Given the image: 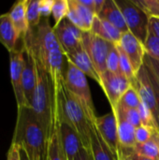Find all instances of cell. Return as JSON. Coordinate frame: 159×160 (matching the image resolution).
Instances as JSON below:
<instances>
[{
  "label": "cell",
  "mask_w": 159,
  "mask_h": 160,
  "mask_svg": "<svg viewBox=\"0 0 159 160\" xmlns=\"http://www.w3.org/2000/svg\"><path fill=\"white\" fill-rule=\"evenodd\" d=\"M59 116V115H58ZM59 131L60 138L64 152L66 154L67 159L74 160L76 156L79 154L80 150L83 147L81 139L77 132L72 127L67 123L59 118Z\"/></svg>",
  "instance_id": "cell-17"
},
{
  "label": "cell",
  "mask_w": 159,
  "mask_h": 160,
  "mask_svg": "<svg viewBox=\"0 0 159 160\" xmlns=\"http://www.w3.org/2000/svg\"><path fill=\"white\" fill-rule=\"evenodd\" d=\"M117 50H118V53H119V68H120V72L130 81V82H132L135 78H136V74L134 72L132 64L129 60V58L127 56V54L123 52V50L116 45Z\"/></svg>",
  "instance_id": "cell-27"
},
{
  "label": "cell",
  "mask_w": 159,
  "mask_h": 160,
  "mask_svg": "<svg viewBox=\"0 0 159 160\" xmlns=\"http://www.w3.org/2000/svg\"><path fill=\"white\" fill-rule=\"evenodd\" d=\"M153 139L157 142V143L158 144L159 146V131L157 129L154 133V136H153Z\"/></svg>",
  "instance_id": "cell-43"
},
{
  "label": "cell",
  "mask_w": 159,
  "mask_h": 160,
  "mask_svg": "<svg viewBox=\"0 0 159 160\" xmlns=\"http://www.w3.org/2000/svg\"><path fill=\"white\" fill-rule=\"evenodd\" d=\"M149 18L159 19V0H133Z\"/></svg>",
  "instance_id": "cell-30"
},
{
  "label": "cell",
  "mask_w": 159,
  "mask_h": 160,
  "mask_svg": "<svg viewBox=\"0 0 159 160\" xmlns=\"http://www.w3.org/2000/svg\"><path fill=\"white\" fill-rule=\"evenodd\" d=\"M138 111L140 113L142 126H146V127H150V128H153L155 129H157V122L153 116L152 112L143 102H141V104L138 108Z\"/></svg>",
  "instance_id": "cell-32"
},
{
  "label": "cell",
  "mask_w": 159,
  "mask_h": 160,
  "mask_svg": "<svg viewBox=\"0 0 159 160\" xmlns=\"http://www.w3.org/2000/svg\"><path fill=\"white\" fill-rule=\"evenodd\" d=\"M141 102L142 101L139 97V94L132 86H130V88L121 98L117 106L126 109H138Z\"/></svg>",
  "instance_id": "cell-29"
},
{
  "label": "cell",
  "mask_w": 159,
  "mask_h": 160,
  "mask_svg": "<svg viewBox=\"0 0 159 160\" xmlns=\"http://www.w3.org/2000/svg\"><path fill=\"white\" fill-rule=\"evenodd\" d=\"M53 30L65 55L82 46L83 32L67 18L58 25L53 26Z\"/></svg>",
  "instance_id": "cell-11"
},
{
  "label": "cell",
  "mask_w": 159,
  "mask_h": 160,
  "mask_svg": "<svg viewBox=\"0 0 159 160\" xmlns=\"http://www.w3.org/2000/svg\"><path fill=\"white\" fill-rule=\"evenodd\" d=\"M97 131L99 132L102 139L108 144L112 152L118 158L119 154V138H118V128L117 119L115 113L112 111L111 112L102 116H97L94 122Z\"/></svg>",
  "instance_id": "cell-12"
},
{
  "label": "cell",
  "mask_w": 159,
  "mask_h": 160,
  "mask_svg": "<svg viewBox=\"0 0 159 160\" xmlns=\"http://www.w3.org/2000/svg\"><path fill=\"white\" fill-rule=\"evenodd\" d=\"M54 0H39V11L41 18H49L52 15Z\"/></svg>",
  "instance_id": "cell-38"
},
{
  "label": "cell",
  "mask_w": 159,
  "mask_h": 160,
  "mask_svg": "<svg viewBox=\"0 0 159 160\" xmlns=\"http://www.w3.org/2000/svg\"><path fill=\"white\" fill-rule=\"evenodd\" d=\"M106 68L108 71L112 72V73H121L120 68H119V53L118 50L115 44L112 45L107 61H106Z\"/></svg>",
  "instance_id": "cell-34"
},
{
  "label": "cell",
  "mask_w": 159,
  "mask_h": 160,
  "mask_svg": "<svg viewBox=\"0 0 159 160\" xmlns=\"http://www.w3.org/2000/svg\"><path fill=\"white\" fill-rule=\"evenodd\" d=\"M97 17L112 23L123 34L128 32V28L126 23L124 15L114 0H106Z\"/></svg>",
  "instance_id": "cell-19"
},
{
  "label": "cell",
  "mask_w": 159,
  "mask_h": 160,
  "mask_svg": "<svg viewBox=\"0 0 159 160\" xmlns=\"http://www.w3.org/2000/svg\"><path fill=\"white\" fill-rule=\"evenodd\" d=\"M26 16L29 28L37 26L41 21L39 11V0H28L26 7Z\"/></svg>",
  "instance_id": "cell-26"
},
{
  "label": "cell",
  "mask_w": 159,
  "mask_h": 160,
  "mask_svg": "<svg viewBox=\"0 0 159 160\" xmlns=\"http://www.w3.org/2000/svg\"><path fill=\"white\" fill-rule=\"evenodd\" d=\"M69 10V4L68 0H54L52 16L54 20V25H58L63 20H65L67 16Z\"/></svg>",
  "instance_id": "cell-28"
},
{
  "label": "cell",
  "mask_w": 159,
  "mask_h": 160,
  "mask_svg": "<svg viewBox=\"0 0 159 160\" xmlns=\"http://www.w3.org/2000/svg\"><path fill=\"white\" fill-rule=\"evenodd\" d=\"M7 160H21L20 156V145L11 143L10 147L7 151Z\"/></svg>",
  "instance_id": "cell-39"
},
{
  "label": "cell",
  "mask_w": 159,
  "mask_h": 160,
  "mask_svg": "<svg viewBox=\"0 0 159 160\" xmlns=\"http://www.w3.org/2000/svg\"><path fill=\"white\" fill-rule=\"evenodd\" d=\"M0 43L11 52L17 49H24V39L20 37L8 13L0 15Z\"/></svg>",
  "instance_id": "cell-16"
},
{
  "label": "cell",
  "mask_w": 159,
  "mask_h": 160,
  "mask_svg": "<svg viewBox=\"0 0 159 160\" xmlns=\"http://www.w3.org/2000/svg\"><path fill=\"white\" fill-rule=\"evenodd\" d=\"M134 152L146 158L159 160V146L154 139L144 143L136 144L134 147Z\"/></svg>",
  "instance_id": "cell-25"
},
{
  "label": "cell",
  "mask_w": 159,
  "mask_h": 160,
  "mask_svg": "<svg viewBox=\"0 0 159 160\" xmlns=\"http://www.w3.org/2000/svg\"><path fill=\"white\" fill-rule=\"evenodd\" d=\"M112 111L115 113L117 119L119 147H125V148L135 147V145L137 144L135 139L136 128L124 118L122 113L117 109H112Z\"/></svg>",
  "instance_id": "cell-23"
},
{
  "label": "cell",
  "mask_w": 159,
  "mask_h": 160,
  "mask_svg": "<svg viewBox=\"0 0 159 160\" xmlns=\"http://www.w3.org/2000/svg\"><path fill=\"white\" fill-rule=\"evenodd\" d=\"M118 160H153L150 158H143L134 152L133 148H125L119 147V154H118Z\"/></svg>",
  "instance_id": "cell-36"
},
{
  "label": "cell",
  "mask_w": 159,
  "mask_h": 160,
  "mask_svg": "<svg viewBox=\"0 0 159 160\" xmlns=\"http://www.w3.org/2000/svg\"><path fill=\"white\" fill-rule=\"evenodd\" d=\"M74 160H93V158H92L91 152L86 150L84 147H82L80 150L79 154L74 158Z\"/></svg>",
  "instance_id": "cell-42"
},
{
  "label": "cell",
  "mask_w": 159,
  "mask_h": 160,
  "mask_svg": "<svg viewBox=\"0 0 159 160\" xmlns=\"http://www.w3.org/2000/svg\"><path fill=\"white\" fill-rule=\"evenodd\" d=\"M144 65L145 67L153 73V75L155 76V78L157 79V82L159 84V61L149 56L147 53L145 54L144 57Z\"/></svg>",
  "instance_id": "cell-37"
},
{
  "label": "cell",
  "mask_w": 159,
  "mask_h": 160,
  "mask_svg": "<svg viewBox=\"0 0 159 160\" xmlns=\"http://www.w3.org/2000/svg\"><path fill=\"white\" fill-rule=\"evenodd\" d=\"M114 1L124 15L128 31L144 44L148 34L149 17L133 0Z\"/></svg>",
  "instance_id": "cell-6"
},
{
  "label": "cell",
  "mask_w": 159,
  "mask_h": 160,
  "mask_svg": "<svg viewBox=\"0 0 159 160\" xmlns=\"http://www.w3.org/2000/svg\"><path fill=\"white\" fill-rule=\"evenodd\" d=\"M114 109H117L122 113L124 118L129 124H131L135 128L142 126V121H141V117H140L138 109H126V108H122L120 106H116Z\"/></svg>",
  "instance_id": "cell-33"
},
{
  "label": "cell",
  "mask_w": 159,
  "mask_h": 160,
  "mask_svg": "<svg viewBox=\"0 0 159 160\" xmlns=\"http://www.w3.org/2000/svg\"><path fill=\"white\" fill-rule=\"evenodd\" d=\"M90 152L93 160H118L116 156L112 152L108 144L100 136L95 124L90 136Z\"/></svg>",
  "instance_id": "cell-20"
},
{
  "label": "cell",
  "mask_w": 159,
  "mask_h": 160,
  "mask_svg": "<svg viewBox=\"0 0 159 160\" xmlns=\"http://www.w3.org/2000/svg\"><path fill=\"white\" fill-rule=\"evenodd\" d=\"M27 1L28 0L16 1L10 8L9 11L7 12L17 32L19 33L20 37L22 38L25 37V35L29 30V24L26 16Z\"/></svg>",
  "instance_id": "cell-21"
},
{
  "label": "cell",
  "mask_w": 159,
  "mask_h": 160,
  "mask_svg": "<svg viewBox=\"0 0 159 160\" xmlns=\"http://www.w3.org/2000/svg\"><path fill=\"white\" fill-rule=\"evenodd\" d=\"M116 45H118L129 58L134 72L137 74L144 65V57L146 54L144 44L128 31L122 35L120 42Z\"/></svg>",
  "instance_id": "cell-13"
},
{
  "label": "cell",
  "mask_w": 159,
  "mask_h": 160,
  "mask_svg": "<svg viewBox=\"0 0 159 160\" xmlns=\"http://www.w3.org/2000/svg\"><path fill=\"white\" fill-rule=\"evenodd\" d=\"M100 86L102 87L112 109H114L124 94L130 88L131 82L122 73H112L106 70L100 75Z\"/></svg>",
  "instance_id": "cell-8"
},
{
  "label": "cell",
  "mask_w": 159,
  "mask_h": 160,
  "mask_svg": "<svg viewBox=\"0 0 159 160\" xmlns=\"http://www.w3.org/2000/svg\"><path fill=\"white\" fill-rule=\"evenodd\" d=\"M148 30H150L159 39V19H157V18H149Z\"/></svg>",
  "instance_id": "cell-40"
},
{
  "label": "cell",
  "mask_w": 159,
  "mask_h": 160,
  "mask_svg": "<svg viewBox=\"0 0 159 160\" xmlns=\"http://www.w3.org/2000/svg\"><path fill=\"white\" fill-rule=\"evenodd\" d=\"M25 46V45H24ZM25 49V47H24ZM24 49H17L9 52V74L17 108L27 107L22 89V70Z\"/></svg>",
  "instance_id": "cell-10"
},
{
  "label": "cell",
  "mask_w": 159,
  "mask_h": 160,
  "mask_svg": "<svg viewBox=\"0 0 159 160\" xmlns=\"http://www.w3.org/2000/svg\"><path fill=\"white\" fill-rule=\"evenodd\" d=\"M64 82L68 91L81 102L89 118L95 122L97 115L86 75L67 61L64 72Z\"/></svg>",
  "instance_id": "cell-5"
},
{
  "label": "cell",
  "mask_w": 159,
  "mask_h": 160,
  "mask_svg": "<svg viewBox=\"0 0 159 160\" xmlns=\"http://www.w3.org/2000/svg\"><path fill=\"white\" fill-rule=\"evenodd\" d=\"M37 84V68L35 57L32 52L25 47L23 54V70H22V89L24 98L28 108H31L32 99Z\"/></svg>",
  "instance_id": "cell-14"
},
{
  "label": "cell",
  "mask_w": 159,
  "mask_h": 160,
  "mask_svg": "<svg viewBox=\"0 0 159 160\" xmlns=\"http://www.w3.org/2000/svg\"><path fill=\"white\" fill-rule=\"evenodd\" d=\"M67 62L71 63L75 66L78 69L83 72L86 76L92 78L97 82L100 83V77L97 74L88 53L86 52L85 49L82 46L73 50L72 52L67 53L65 55Z\"/></svg>",
  "instance_id": "cell-18"
},
{
  "label": "cell",
  "mask_w": 159,
  "mask_h": 160,
  "mask_svg": "<svg viewBox=\"0 0 159 160\" xmlns=\"http://www.w3.org/2000/svg\"><path fill=\"white\" fill-rule=\"evenodd\" d=\"M90 32L96 35L97 37L115 45L120 42L123 35V33L119 31L114 25L108 22L107 21L99 19L97 16H96L94 20Z\"/></svg>",
  "instance_id": "cell-22"
},
{
  "label": "cell",
  "mask_w": 159,
  "mask_h": 160,
  "mask_svg": "<svg viewBox=\"0 0 159 160\" xmlns=\"http://www.w3.org/2000/svg\"><path fill=\"white\" fill-rule=\"evenodd\" d=\"M24 45L49 73L56 88L64 79L65 54L55 36L49 18H41L39 24L29 28L23 38Z\"/></svg>",
  "instance_id": "cell-1"
},
{
  "label": "cell",
  "mask_w": 159,
  "mask_h": 160,
  "mask_svg": "<svg viewBox=\"0 0 159 160\" xmlns=\"http://www.w3.org/2000/svg\"><path fill=\"white\" fill-rule=\"evenodd\" d=\"M144 48L149 56L159 61V39L150 30H148L146 40L144 42Z\"/></svg>",
  "instance_id": "cell-31"
},
{
  "label": "cell",
  "mask_w": 159,
  "mask_h": 160,
  "mask_svg": "<svg viewBox=\"0 0 159 160\" xmlns=\"http://www.w3.org/2000/svg\"><path fill=\"white\" fill-rule=\"evenodd\" d=\"M68 4L69 10L67 19L82 32H90L97 16L95 12L82 5L80 0H68Z\"/></svg>",
  "instance_id": "cell-15"
},
{
  "label": "cell",
  "mask_w": 159,
  "mask_h": 160,
  "mask_svg": "<svg viewBox=\"0 0 159 160\" xmlns=\"http://www.w3.org/2000/svg\"><path fill=\"white\" fill-rule=\"evenodd\" d=\"M156 130L157 129L150 128V127H146V126H141L137 128L135 130V139H136L137 144L144 143L152 140Z\"/></svg>",
  "instance_id": "cell-35"
},
{
  "label": "cell",
  "mask_w": 159,
  "mask_h": 160,
  "mask_svg": "<svg viewBox=\"0 0 159 160\" xmlns=\"http://www.w3.org/2000/svg\"><path fill=\"white\" fill-rule=\"evenodd\" d=\"M82 45L88 53L97 74L100 77V75L107 70L106 61L113 44L97 37L91 32H83Z\"/></svg>",
  "instance_id": "cell-7"
},
{
  "label": "cell",
  "mask_w": 159,
  "mask_h": 160,
  "mask_svg": "<svg viewBox=\"0 0 159 160\" xmlns=\"http://www.w3.org/2000/svg\"><path fill=\"white\" fill-rule=\"evenodd\" d=\"M11 143L22 146L29 160H47L48 138L31 108L18 109Z\"/></svg>",
  "instance_id": "cell-2"
},
{
  "label": "cell",
  "mask_w": 159,
  "mask_h": 160,
  "mask_svg": "<svg viewBox=\"0 0 159 160\" xmlns=\"http://www.w3.org/2000/svg\"><path fill=\"white\" fill-rule=\"evenodd\" d=\"M131 86L139 94L141 101L143 102L152 112L153 116L157 125V129L159 130L158 112H157L155 90H154V86H153L151 79H150L149 71L144 65L139 70V72L136 74L135 80L131 82Z\"/></svg>",
  "instance_id": "cell-9"
},
{
  "label": "cell",
  "mask_w": 159,
  "mask_h": 160,
  "mask_svg": "<svg viewBox=\"0 0 159 160\" xmlns=\"http://www.w3.org/2000/svg\"><path fill=\"white\" fill-rule=\"evenodd\" d=\"M55 92L59 118L74 128L82 146L90 151V136L94 122L89 118L81 102L68 91L64 79L55 88Z\"/></svg>",
  "instance_id": "cell-3"
},
{
  "label": "cell",
  "mask_w": 159,
  "mask_h": 160,
  "mask_svg": "<svg viewBox=\"0 0 159 160\" xmlns=\"http://www.w3.org/2000/svg\"><path fill=\"white\" fill-rule=\"evenodd\" d=\"M47 160H67L66 154L64 152L62 142H61V138H60L58 111H57V115L55 117V121L53 123L52 131L48 138Z\"/></svg>",
  "instance_id": "cell-24"
},
{
  "label": "cell",
  "mask_w": 159,
  "mask_h": 160,
  "mask_svg": "<svg viewBox=\"0 0 159 160\" xmlns=\"http://www.w3.org/2000/svg\"><path fill=\"white\" fill-rule=\"evenodd\" d=\"M145 66V65H144ZM148 69V68H147ZM149 74H150V79L152 82V84L154 86V90H155V95H156V98H157V112H158V119H159V84L157 81V79L155 78V76L153 75V73L148 69ZM159 131V130H158Z\"/></svg>",
  "instance_id": "cell-41"
},
{
  "label": "cell",
  "mask_w": 159,
  "mask_h": 160,
  "mask_svg": "<svg viewBox=\"0 0 159 160\" xmlns=\"http://www.w3.org/2000/svg\"><path fill=\"white\" fill-rule=\"evenodd\" d=\"M35 62L37 68V84L31 109L41 124L47 138H49L57 115L56 92L49 73L44 69L36 57Z\"/></svg>",
  "instance_id": "cell-4"
}]
</instances>
